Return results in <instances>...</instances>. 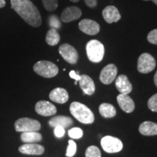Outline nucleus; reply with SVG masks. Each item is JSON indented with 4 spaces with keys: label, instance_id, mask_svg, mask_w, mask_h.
Listing matches in <instances>:
<instances>
[{
    "label": "nucleus",
    "instance_id": "f257e3e1",
    "mask_svg": "<svg viewBox=\"0 0 157 157\" xmlns=\"http://www.w3.org/2000/svg\"><path fill=\"white\" fill-rule=\"evenodd\" d=\"M11 8L21 17L25 23L33 27L42 24V17L39 10L30 0H10Z\"/></svg>",
    "mask_w": 157,
    "mask_h": 157
},
{
    "label": "nucleus",
    "instance_id": "f03ea898",
    "mask_svg": "<svg viewBox=\"0 0 157 157\" xmlns=\"http://www.w3.org/2000/svg\"><path fill=\"white\" fill-rule=\"evenodd\" d=\"M70 112L81 123L92 124L95 121V116L93 111L87 105L78 102H73L71 104Z\"/></svg>",
    "mask_w": 157,
    "mask_h": 157
},
{
    "label": "nucleus",
    "instance_id": "7ed1b4c3",
    "mask_svg": "<svg viewBox=\"0 0 157 157\" xmlns=\"http://www.w3.org/2000/svg\"><path fill=\"white\" fill-rule=\"evenodd\" d=\"M88 59L93 63H99L103 60L105 49L103 44L96 39L90 40L86 45Z\"/></svg>",
    "mask_w": 157,
    "mask_h": 157
},
{
    "label": "nucleus",
    "instance_id": "20e7f679",
    "mask_svg": "<svg viewBox=\"0 0 157 157\" xmlns=\"http://www.w3.org/2000/svg\"><path fill=\"white\" fill-rule=\"evenodd\" d=\"M34 71L42 77L52 78L58 74V68L53 63L47 60H40L34 64Z\"/></svg>",
    "mask_w": 157,
    "mask_h": 157
},
{
    "label": "nucleus",
    "instance_id": "39448f33",
    "mask_svg": "<svg viewBox=\"0 0 157 157\" xmlns=\"http://www.w3.org/2000/svg\"><path fill=\"white\" fill-rule=\"evenodd\" d=\"M15 129L17 132H37L41 129V124L37 120L30 118H21L15 122Z\"/></svg>",
    "mask_w": 157,
    "mask_h": 157
},
{
    "label": "nucleus",
    "instance_id": "423d86ee",
    "mask_svg": "<svg viewBox=\"0 0 157 157\" xmlns=\"http://www.w3.org/2000/svg\"><path fill=\"white\" fill-rule=\"evenodd\" d=\"M156 67V60L151 55L143 53L137 60V70L140 73L148 74Z\"/></svg>",
    "mask_w": 157,
    "mask_h": 157
},
{
    "label": "nucleus",
    "instance_id": "0eeeda50",
    "mask_svg": "<svg viewBox=\"0 0 157 157\" xmlns=\"http://www.w3.org/2000/svg\"><path fill=\"white\" fill-rule=\"evenodd\" d=\"M101 143L103 150L109 154L119 152L123 148V143L119 138L109 135L103 137Z\"/></svg>",
    "mask_w": 157,
    "mask_h": 157
},
{
    "label": "nucleus",
    "instance_id": "6e6552de",
    "mask_svg": "<svg viewBox=\"0 0 157 157\" xmlns=\"http://www.w3.org/2000/svg\"><path fill=\"white\" fill-rule=\"evenodd\" d=\"M59 53L68 63L75 64L78 59V54L75 48L68 44H63L59 48Z\"/></svg>",
    "mask_w": 157,
    "mask_h": 157
},
{
    "label": "nucleus",
    "instance_id": "1a4fd4ad",
    "mask_svg": "<svg viewBox=\"0 0 157 157\" xmlns=\"http://www.w3.org/2000/svg\"><path fill=\"white\" fill-rule=\"evenodd\" d=\"M117 75V68L114 64H109L102 69L100 80L104 84H110L114 81Z\"/></svg>",
    "mask_w": 157,
    "mask_h": 157
},
{
    "label": "nucleus",
    "instance_id": "9d476101",
    "mask_svg": "<svg viewBox=\"0 0 157 157\" xmlns=\"http://www.w3.org/2000/svg\"><path fill=\"white\" fill-rule=\"evenodd\" d=\"M78 28L84 34L93 36L99 33L100 25L97 22L90 19H84L78 23Z\"/></svg>",
    "mask_w": 157,
    "mask_h": 157
},
{
    "label": "nucleus",
    "instance_id": "9b49d317",
    "mask_svg": "<svg viewBox=\"0 0 157 157\" xmlns=\"http://www.w3.org/2000/svg\"><path fill=\"white\" fill-rule=\"evenodd\" d=\"M35 110L38 114L44 116V117L53 116L57 113L56 107L53 104L45 101L37 102L36 105H35Z\"/></svg>",
    "mask_w": 157,
    "mask_h": 157
},
{
    "label": "nucleus",
    "instance_id": "f8f14e48",
    "mask_svg": "<svg viewBox=\"0 0 157 157\" xmlns=\"http://www.w3.org/2000/svg\"><path fill=\"white\" fill-rule=\"evenodd\" d=\"M82 16V10L77 7H68L63 11L60 19L63 23H70Z\"/></svg>",
    "mask_w": 157,
    "mask_h": 157
},
{
    "label": "nucleus",
    "instance_id": "ddd939ff",
    "mask_svg": "<svg viewBox=\"0 0 157 157\" xmlns=\"http://www.w3.org/2000/svg\"><path fill=\"white\" fill-rule=\"evenodd\" d=\"M116 87L117 89L119 90L121 94H124V95H128L130 93L132 90V86L130 82L129 81L128 78L127 76L119 75L117 78L115 82Z\"/></svg>",
    "mask_w": 157,
    "mask_h": 157
},
{
    "label": "nucleus",
    "instance_id": "4468645a",
    "mask_svg": "<svg viewBox=\"0 0 157 157\" xmlns=\"http://www.w3.org/2000/svg\"><path fill=\"white\" fill-rule=\"evenodd\" d=\"M117 102L121 109L126 113H132L135 109V103L128 95L119 94L117 96Z\"/></svg>",
    "mask_w": 157,
    "mask_h": 157
},
{
    "label": "nucleus",
    "instance_id": "2eb2a0df",
    "mask_svg": "<svg viewBox=\"0 0 157 157\" xmlns=\"http://www.w3.org/2000/svg\"><path fill=\"white\" fill-rule=\"evenodd\" d=\"M103 17L108 23L118 22L121 19V15L117 7L110 5L103 10Z\"/></svg>",
    "mask_w": 157,
    "mask_h": 157
},
{
    "label": "nucleus",
    "instance_id": "dca6fc26",
    "mask_svg": "<svg viewBox=\"0 0 157 157\" xmlns=\"http://www.w3.org/2000/svg\"><path fill=\"white\" fill-rule=\"evenodd\" d=\"M79 86L82 91L86 95H92L95 91V86L93 80L89 76L83 74L81 75V78L78 81Z\"/></svg>",
    "mask_w": 157,
    "mask_h": 157
},
{
    "label": "nucleus",
    "instance_id": "f3484780",
    "mask_svg": "<svg viewBox=\"0 0 157 157\" xmlns=\"http://www.w3.org/2000/svg\"><path fill=\"white\" fill-rule=\"evenodd\" d=\"M19 151L28 155H41L44 152V148L36 143H25L19 147Z\"/></svg>",
    "mask_w": 157,
    "mask_h": 157
},
{
    "label": "nucleus",
    "instance_id": "a211bd4d",
    "mask_svg": "<svg viewBox=\"0 0 157 157\" xmlns=\"http://www.w3.org/2000/svg\"><path fill=\"white\" fill-rule=\"evenodd\" d=\"M50 99L57 103L63 104L68 100V93L66 90L61 87H57L50 92Z\"/></svg>",
    "mask_w": 157,
    "mask_h": 157
},
{
    "label": "nucleus",
    "instance_id": "6ab92c4d",
    "mask_svg": "<svg viewBox=\"0 0 157 157\" xmlns=\"http://www.w3.org/2000/svg\"><path fill=\"white\" fill-rule=\"evenodd\" d=\"M74 124V121L71 118L66 116H57L52 117L49 121V124L50 127H56L57 126H60L63 128H68Z\"/></svg>",
    "mask_w": 157,
    "mask_h": 157
},
{
    "label": "nucleus",
    "instance_id": "aec40b11",
    "mask_svg": "<svg viewBox=\"0 0 157 157\" xmlns=\"http://www.w3.org/2000/svg\"><path fill=\"white\" fill-rule=\"evenodd\" d=\"M139 132L146 136H153L157 135V124L153 121H146L143 122L139 127Z\"/></svg>",
    "mask_w": 157,
    "mask_h": 157
},
{
    "label": "nucleus",
    "instance_id": "412c9836",
    "mask_svg": "<svg viewBox=\"0 0 157 157\" xmlns=\"http://www.w3.org/2000/svg\"><path fill=\"white\" fill-rule=\"evenodd\" d=\"M21 140L25 143H35L40 142L42 140V136L40 133L36 131L23 132L21 136Z\"/></svg>",
    "mask_w": 157,
    "mask_h": 157
},
{
    "label": "nucleus",
    "instance_id": "4be33fe9",
    "mask_svg": "<svg viewBox=\"0 0 157 157\" xmlns=\"http://www.w3.org/2000/svg\"><path fill=\"white\" fill-rule=\"evenodd\" d=\"M99 111L102 117L105 118H112L117 114V110L113 105L104 103L100 105Z\"/></svg>",
    "mask_w": 157,
    "mask_h": 157
},
{
    "label": "nucleus",
    "instance_id": "5701e85b",
    "mask_svg": "<svg viewBox=\"0 0 157 157\" xmlns=\"http://www.w3.org/2000/svg\"><path fill=\"white\" fill-rule=\"evenodd\" d=\"M60 36L57 29H50L46 35V42L50 46H56L60 42Z\"/></svg>",
    "mask_w": 157,
    "mask_h": 157
},
{
    "label": "nucleus",
    "instance_id": "b1692460",
    "mask_svg": "<svg viewBox=\"0 0 157 157\" xmlns=\"http://www.w3.org/2000/svg\"><path fill=\"white\" fill-rule=\"evenodd\" d=\"M42 3L45 10L49 12L56 10L58 6V0H42Z\"/></svg>",
    "mask_w": 157,
    "mask_h": 157
},
{
    "label": "nucleus",
    "instance_id": "393cba45",
    "mask_svg": "<svg viewBox=\"0 0 157 157\" xmlns=\"http://www.w3.org/2000/svg\"><path fill=\"white\" fill-rule=\"evenodd\" d=\"M86 157H101V152L97 146H91L88 147L85 151Z\"/></svg>",
    "mask_w": 157,
    "mask_h": 157
},
{
    "label": "nucleus",
    "instance_id": "a878e982",
    "mask_svg": "<svg viewBox=\"0 0 157 157\" xmlns=\"http://www.w3.org/2000/svg\"><path fill=\"white\" fill-rule=\"evenodd\" d=\"M68 135L72 139H79L83 136V131L79 127H74L68 130Z\"/></svg>",
    "mask_w": 157,
    "mask_h": 157
},
{
    "label": "nucleus",
    "instance_id": "bb28decb",
    "mask_svg": "<svg viewBox=\"0 0 157 157\" xmlns=\"http://www.w3.org/2000/svg\"><path fill=\"white\" fill-rule=\"evenodd\" d=\"M49 25L51 27V29H59L61 27V23H60V19L57 15H50L49 17Z\"/></svg>",
    "mask_w": 157,
    "mask_h": 157
},
{
    "label": "nucleus",
    "instance_id": "cd10ccee",
    "mask_svg": "<svg viewBox=\"0 0 157 157\" xmlns=\"http://www.w3.org/2000/svg\"><path fill=\"white\" fill-rule=\"evenodd\" d=\"M76 144L73 140H69L68 146L66 150V156L67 157H72L76 154Z\"/></svg>",
    "mask_w": 157,
    "mask_h": 157
},
{
    "label": "nucleus",
    "instance_id": "c85d7f7f",
    "mask_svg": "<svg viewBox=\"0 0 157 157\" xmlns=\"http://www.w3.org/2000/svg\"><path fill=\"white\" fill-rule=\"evenodd\" d=\"M148 107L151 111L157 112V93L151 96L148 100Z\"/></svg>",
    "mask_w": 157,
    "mask_h": 157
},
{
    "label": "nucleus",
    "instance_id": "c756f323",
    "mask_svg": "<svg viewBox=\"0 0 157 157\" xmlns=\"http://www.w3.org/2000/svg\"><path fill=\"white\" fill-rule=\"evenodd\" d=\"M147 39L151 44L157 45V29L149 32L148 36H147Z\"/></svg>",
    "mask_w": 157,
    "mask_h": 157
},
{
    "label": "nucleus",
    "instance_id": "7c9ffc66",
    "mask_svg": "<svg viewBox=\"0 0 157 157\" xmlns=\"http://www.w3.org/2000/svg\"><path fill=\"white\" fill-rule=\"evenodd\" d=\"M54 133L55 135H56L57 137H59V138L63 137L65 135V128L60 126H57L55 127Z\"/></svg>",
    "mask_w": 157,
    "mask_h": 157
},
{
    "label": "nucleus",
    "instance_id": "2f4dec72",
    "mask_svg": "<svg viewBox=\"0 0 157 157\" xmlns=\"http://www.w3.org/2000/svg\"><path fill=\"white\" fill-rule=\"evenodd\" d=\"M69 76L71 78H74V79H75L76 82H78L80 80V78H81V75H79L78 73H76V71H71L70 73H69Z\"/></svg>",
    "mask_w": 157,
    "mask_h": 157
},
{
    "label": "nucleus",
    "instance_id": "473e14b6",
    "mask_svg": "<svg viewBox=\"0 0 157 157\" xmlns=\"http://www.w3.org/2000/svg\"><path fill=\"white\" fill-rule=\"evenodd\" d=\"M86 5L89 7H95L97 6V0H84Z\"/></svg>",
    "mask_w": 157,
    "mask_h": 157
},
{
    "label": "nucleus",
    "instance_id": "72a5a7b5",
    "mask_svg": "<svg viewBox=\"0 0 157 157\" xmlns=\"http://www.w3.org/2000/svg\"><path fill=\"white\" fill-rule=\"evenodd\" d=\"M6 5L5 0H0V8H2Z\"/></svg>",
    "mask_w": 157,
    "mask_h": 157
},
{
    "label": "nucleus",
    "instance_id": "f704fd0d",
    "mask_svg": "<svg viewBox=\"0 0 157 157\" xmlns=\"http://www.w3.org/2000/svg\"><path fill=\"white\" fill-rule=\"evenodd\" d=\"M154 80L155 85H156V87H157V71L156 72V74H155V75H154Z\"/></svg>",
    "mask_w": 157,
    "mask_h": 157
},
{
    "label": "nucleus",
    "instance_id": "c9c22d12",
    "mask_svg": "<svg viewBox=\"0 0 157 157\" xmlns=\"http://www.w3.org/2000/svg\"><path fill=\"white\" fill-rule=\"evenodd\" d=\"M144 1H152L153 2H154L157 5V0H144Z\"/></svg>",
    "mask_w": 157,
    "mask_h": 157
},
{
    "label": "nucleus",
    "instance_id": "e433bc0d",
    "mask_svg": "<svg viewBox=\"0 0 157 157\" xmlns=\"http://www.w3.org/2000/svg\"><path fill=\"white\" fill-rule=\"evenodd\" d=\"M70 1L73 2H78L79 1V0H70Z\"/></svg>",
    "mask_w": 157,
    "mask_h": 157
}]
</instances>
